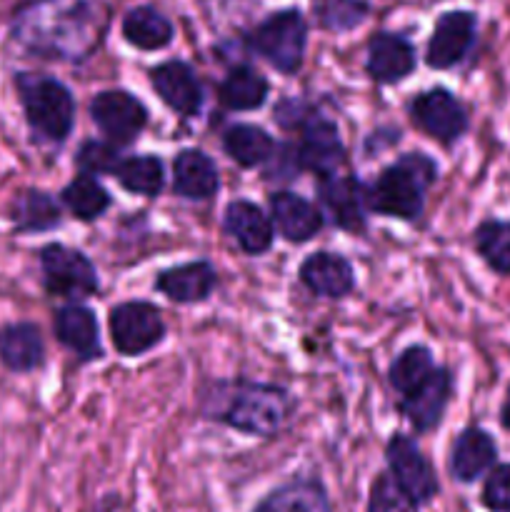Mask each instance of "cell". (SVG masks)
Wrapping results in <instances>:
<instances>
[{"instance_id":"cell-31","label":"cell","mask_w":510,"mask_h":512,"mask_svg":"<svg viewBox=\"0 0 510 512\" xmlns=\"http://www.w3.org/2000/svg\"><path fill=\"white\" fill-rule=\"evenodd\" d=\"M115 178L128 193L155 198L165 185V165L158 155H128L120 158Z\"/></svg>"},{"instance_id":"cell-20","label":"cell","mask_w":510,"mask_h":512,"mask_svg":"<svg viewBox=\"0 0 510 512\" xmlns=\"http://www.w3.org/2000/svg\"><path fill=\"white\" fill-rule=\"evenodd\" d=\"M270 220H273L280 238L295 245L313 240L323 228L320 210L310 200L288 193V190L270 195Z\"/></svg>"},{"instance_id":"cell-11","label":"cell","mask_w":510,"mask_h":512,"mask_svg":"<svg viewBox=\"0 0 510 512\" xmlns=\"http://www.w3.org/2000/svg\"><path fill=\"white\" fill-rule=\"evenodd\" d=\"M453 395V378L448 368L435 365L433 373L415 383L405 395H400V413L408 418L413 430L418 435L430 433L443 420L445 408Z\"/></svg>"},{"instance_id":"cell-17","label":"cell","mask_w":510,"mask_h":512,"mask_svg":"<svg viewBox=\"0 0 510 512\" xmlns=\"http://www.w3.org/2000/svg\"><path fill=\"white\" fill-rule=\"evenodd\" d=\"M300 283L318 298L340 300L355 288L353 265L338 253L330 250H318L308 255L300 265Z\"/></svg>"},{"instance_id":"cell-4","label":"cell","mask_w":510,"mask_h":512,"mask_svg":"<svg viewBox=\"0 0 510 512\" xmlns=\"http://www.w3.org/2000/svg\"><path fill=\"white\" fill-rule=\"evenodd\" d=\"M438 178V165L425 153H405L388 165L368 190V208L378 215L410 223L423 215L425 193Z\"/></svg>"},{"instance_id":"cell-18","label":"cell","mask_w":510,"mask_h":512,"mask_svg":"<svg viewBox=\"0 0 510 512\" xmlns=\"http://www.w3.org/2000/svg\"><path fill=\"white\" fill-rule=\"evenodd\" d=\"M45 340L35 323L18 320L0 328V365L13 375H28L43 368Z\"/></svg>"},{"instance_id":"cell-32","label":"cell","mask_w":510,"mask_h":512,"mask_svg":"<svg viewBox=\"0 0 510 512\" xmlns=\"http://www.w3.org/2000/svg\"><path fill=\"white\" fill-rule=\"evenodd\" d=\"M435 370L433 353H430L425 345H408L398 358L390 363L388 378L390 385L395 388V393L405 395L415 383H420L423 378H428Z\"/></svg>"},{"instance_id":"cell-19","label":"cell","mask_w":510,"mask_h":512,"mask_svg":"<svg viewBox=\"0 0 510 512\" xmlns=\"http://www.w3.org/2000/svg\"><path fill=\"white\" fill-rule=\"evenodd\" d=\"M218 285V273L208 260L173 265L155 278V290L180 305L205 303Z\"/></svg>"},{"instance_id":"cell-12","label":"cell","mask_w":510,"mask_h":512,"mask_svg":"<svg viewBox=\"0 0 510 512\" xmlns=\"http://www.w3.org/2000/svg\"><path fill=\"white\" fill-rule=\"evenodd\" d=\"M300 130H303V138L295 150L300 168L315 173L320 180L333 178L335 170L345 163V148L338 125L320 115H310L303 120Z\"/></svg>"},{"instance_id":"cell-28","label":"cell","mask_w":510,"mask_h":512,"mask_svg":"<svg viewBox=\"0 0 510 512\" xmlns=\"http://www.w3.org/2000/svg\"><path fill=\"white\" fill-rule=\"evenodd\" d=\"M223 150L230 160H235L243 168H255V165H263L273 158L275 143L268 130L258 128V125L238 123L230 125L223 133Z\"/></svg>"},{"instance_id":"cell-15","label":"cell","mask_w":510,"mask_h":512,"mask_svg":"<svg viewBox=\"0 0 510 512\" xmlns=\"http://www.w3.org/2000/svg\"><path fill=\"white\" fill-rule=\"evenodd\" d=\"M475 40V15L465 10L445 13L435 25L433 35L425 50V63L435 70H445L458 65L468 55Z\"/></svg>"},{"instance_id":"cell-35","label":"cell","mask_w":510,"mask_h":512,"mask_svg":"<svg viewBox=\"0 0 510 512\" xmlns=\"http://www.w3.org/2000/svg\"><path fill=\"white\" fill-rule=\"evenodd\" d=\"M75 163H78L80 173L83 175H105L115 173L120 163V155L115 150V145L100 143V140H85L78 148V155H75Z\"/></svg>"},{"instance_id":"cell-8","label":"cell","mask_w":510,"mask_h":512,"mask_svg":"<svg viewBox=\"0 0 510 512\" xmlns=\"http://www.w3.org/2000/svg\"><path fill=\"white\" fill-rule=\"evenodd\" d=\"M388 458V475L398 485L400 493L410 500L413 508L430 503L438 493V478L415 438L405 433H395L385 445Z\"/></svg>"},{"instance_id":"cell-10","label":"cell","mask_w":510,"mask_h":512,"mask_svg":"<svg viewBox=\"0 0 510 512\" xmlns=\"http://www.w3.org/2000/svg\"><path fill=\"white\" fill-rule=\"evenodd\" d=\"M410 120L438 143L450 145L468 130V113L450 90L433 88L410 103Z\"/></svg>"},{"instance_id":"cell-16","label":"cell","mask_w":510,"mask_h":512,"mask_svg":"<svg viewBox=\"0 0 510 512\" xmlns=\"http://www.w3.org/2000/svg\"><path fill=\"white\" fill-rule=\"evenodd\" d=\"M320 200L338 228L350 233L365 228V213L370 210L368 188L355 175H333L320 180Z\"/></svg>"},{"instance_id":"cell-14","label":"cell","mask_w":510,"mask_h":512,"mask_svg":"<svg viewBox=\"0 0 510 512\" xmlns=\"http://www.w3.org/2000/svg\"><path fill=\"white\" fill-rule=\"evenodd\" d=\"M53 333L63 348H68L80 363H93L103 358L98 318L83 303H68L55 310Z\"/></svg>"},{"instance_id":"cell-7","label":"cell","mask_w":510,"mask_h":512,"mask_svg":"<svg viewBox=\"0 0 510 512\" xmlns=\"http://www.w3.org/2000/svg\"><path fill=\"white\" fill-rule=\"evenodd\" d=\"M108 328L115 350L128 358L148 353L165 338L163 313L158 305L145 303V300H128V303L115 305L110 310Z\"/></svg>"},{"instance_id":"cell-24","label":"cell","mask_w":510,"mask_h":512,"mask_svg":"<svg viewBox=\"0 0 510 512\" xmlns=\"http://www.w3.org/2000/svg\"><path fill=\"white\" fill-rule=\"evenodd\" d=\"M495 458H498V450H495L493 438L480 428H465L450 450V475L458 483H475L480 475L493 468Z\"/></svg>"},{"instance_id":"cell-30","label":"cell","mask_w":510,"mask_h":512,"mask_svg":"<svg viewBox=\"0 0 510 512\" xmlns=\"http://www.w3.org/2000/svg\"><path fill=\"white\" fill-rule=\"evenodd\" d=\"M60 203L78 220L93 223V220H98L110 208L113 198H110L108 188L95 175L80 173L78 178H73L65 185L63 193H60Z\"/></svg>"},{"instance_id":"cell-21","label":"cell","mask_w":510,"mask_h":512,"mask_svg":"<svg viewBox=\"0 0 510 512\" xmlns=\"http://www.w3.org/2000/svg\"><path fill=\"white\" fill-rule=\"evenodd\" d=\"M225 230L238 243L245 255H263L273 245L275 230L273 220L263 213V208L250 200H233L223 215Z\"/></svg>"},{"instance_id":"cell-9","label":"cell","mask_w":510,"mask_h":512,"mask_svg":"<svg viewBox=\"0 0 510 512\" xmlns=\"http://www.w3.org/2000/svg\"><path fill=\"white\" fill-rule=\"evenodd\" d=\"M90 118L110 145L123 148L138 140L148 125V108L128 90H103L90 100Z\"/></svg>"},{"instance_id":"cell-6","label":"cell","mask_w":510,"mask_h":512,"mask_svg":"<svg viewBox=\"0 0 510 512\" xmlns=\"http://www.w3.org/2000/svg\"><path fill=\"white\" fill-rule=\"evenodd\" d=\"M308 25L298 10H280L255 28L250 45L263 55L278 73L293 75L303 65Z\"/></svg>"},{"instance_id":"cell-33","label":"cell","mask_w":510,"mask_h":512,"mask_svg":"<svg viewBox=\"0 0 510 512\" xmlns=\"http://www.w3.org/2000/svg\"><path fill=\"white\" fill-rule=\"evenodd\" d=\"M475 248L480 258L500 275H510V223L488 220L475 230Z\"/></svg>"},{"instance_id":"cell-25","label":"cell","mask_w":510,"mask_h":512,"mask_svg":"<svg viewBox=\"0 0 510 512\" xmlns=\"http://www.w3.org/2000/svg\"><path fill=\"white\" fill-rule=\"evenodd\" d=\"M10 223L13 230L20 235L48 233L63 223V210L58 200L40 188H23L10 203Z\"/></svg>"},{"instance_id":"cell-27","label":"cell","mask_w":510,"mask_h":512,"mask_svg":"<svg viewBox=\"0 0 510 512\" xmlns=\"http://www.w3.org/2000/svg\"><path fill=\"white\" fill-rule=\"evenodd\" d=\"M220 103L235 113L258 110L268 98V80L248 65H238L223 78L218 88Z\"/></svg>"},{"instance_id":"cell-2","label":"cell","mask_w":510,"mask_h":512,"mask_svg":"<svg viewBox=\"0 0 510 512\" xmlns=\"http://www.w3.org/2000/svg\"><path fill=\"white\" fill-rule=\"evenodd\" d=\"M208 400L213 403V410H208L213 420L255 438H273L290 413V398L283 388L253 380L215 385Z\"/></svg>"},{"instance_id":"cell-38","label":"cell","mask_w":510,"mask_h":512,"mask_svg":"<svg viewBox=\"0 0 510 512\" xmlns=\"http://www.w3.org/2000/svg\"><path fill=\"white\" fill-rule=\"evenodd\" d=\"M500 423H503L505 430H510V388H508V395H505L503 410H500Z\"/></svg>"},{"instance_id":"cell-29","label":"cell","mask_w":510,"mask_h":512,"mask_svg":"<svg viewBox=\"0 0 510 512\" xmlns=\"http://www.w3.org/2000/svg\"><path fill=\"white\" fill-rule=\"evenodd\" d=\"M123 35L135 48L160 50L170 45L175 30L173 23L160 10L150 8V5H140V8H133L123 18Z\"/></svg>"},{"instance_id":"cell-5","label":"cell","mask_w":510,"mask_h":512,"mask_svg":"<svg viewBox=\"0 0 510 512\" xmlns=\"http://www.w3.org/2000/svg\"><path fill=\"white\" fill-rule=\"evenodd\" d=\"M38 263L45 293L53 298L80 303L100 290L98 270L83 250L68 248L63 243H48L40 248Z\"/></svg>"},{"instance_id":"cell-34","label":"cell","mask_w":510,"mask_h":512,"mask_svg":"<svg viewBox=\"0 0 510 512\" xmlns=\"http://www.w3.org/2000/svg\"><path fill=\"white\" fill-rule=\"evenodd\" d=\"M313 13L325 30H350L368 15L365 0H313Z\"/></svg>"},{"instance_id":"cell-23","label":"cell","mask_w":510,"mask_h":512,"mask_svg":"<svg viewBox=\"0 0 510 512\" xmlns=\"http://www.w3.org/2000/svg\"><path fill=\"white\" fill-rule=\"evenodd\" d=\"M218 165L205 150H180L173 160V193L185 200H208L218 193Z\"/></svg>"},{"instance_id":"cell-13","label":"cell","mask_w":510,"mask_h":512,"mask_svg":"<svg viewBox=\"0 0 510 512\" xmlns=\"http://www.w3.org/2000/svg\"><path fill=\"white\" fill-rule=\"evenodd\" d=\"M150 83L170 110L183 118H193L203 108V85L183 60H165L150 70Z\"/></svg>"},{"instance_id":"cell-37","label":"cell","mask_w":510,"mask_h":512,"mask_svg":"<svg viewBox=\"0 0 510 512\" xmlns=\"http://www.w3.org/2000/svg\"><path fill=\"white\" fill-rule=\"evenodd\" d=\"M483 505L493 512H510V465H500L488 475L483 488Z\"/></svg>"},{"instance_id":"cell-1","label":"cell","mask_w":510,"mask_h":512,"mask_svg":"<svg viewBox=\"0 0 510 512\" xmlns=\"http://www.w3.org/2000/svg\"><path fill=\"white\" fill-rule=\"evenodd\" d=\"M110 23L105 0H28L10 20V38L25 53L83 63L103 43Z\"/></svg>"},{"instance_id":"cell-36","label":"cell","mask_w":510,"mask_h":512,"mask_svg":"<svg viewBox=\"0 0 510 512\" xmlns=\"http://www.w3.org/2000/svg\"><path fill=\"white\" fill-rule=\"evenodd\" d=\"M368 512H413V505L400 493L393 478L383 473L380 478H375L373 488H370Z\"/></svg>"},{"instance_id":"cell-26","label":"cell","mask_w":510,"mask_h":512,"mask_svg":"<svg viewBox=\"0 0 510 512\" xmlns=\"http://www.w3.org/2000/svg\"><path fill=\"white\" fill-rule=\"evenodd\" d=\"M253 512H333L318 478H295L275 488Z\"/></svg>"},{"instance_id":"cell-22","label":"cell","mask_w":510,"mask_h":512,"mask_svg":"<svg viewBox=\"0 0 510 512\" xmlns=\"http://www.w3.org/2000/svg\"><path fill=\"white\" fill-rule=\"evenodd\" d=\"M365 70L380 85H393L415 70V50L403 35L378 33L368 45Z\"/></svg>"},{"instance_id":"cell-3","label":"cell","mask_w":510,"mask_h":512,"mask_svg":"<svg viewBox=\"0 0 510 512\" xmlns=\"http://www.w3.org/2000/svg\"><path fill=\"white\" fill-rule=\"evenodd\" d=\"M18 103L35 143L63 145L75 125V98L65 83L45 73H15Z\"/></svg>"}]
</instances>
